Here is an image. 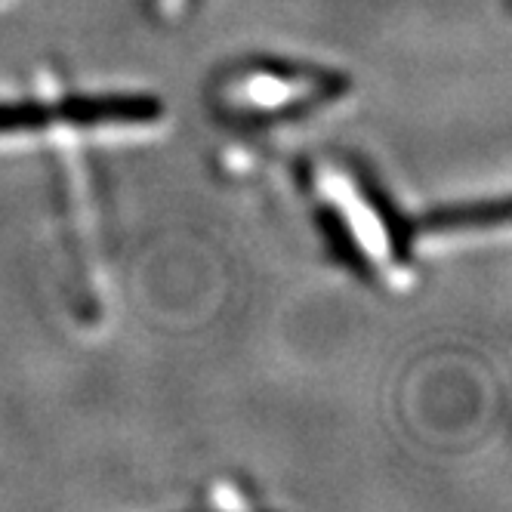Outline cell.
Wrapping results in <instances>:
<instances>
[{
  "mask_svg": "<svg viewBox=\"0 0 512 512\" xmlns=\"http://www.w3.org/2000/svg\"><path fill=\"white\" fill-rule=\"evenodd\" d=\"M164 115L152 96H68L59 102H0V136L53 127H145Z\"/></svg>",
  "mask_w": 512,
  "mask_h": 512,
  "instance_id": "cell-1",
  "label": "cell"
}]
</instances>
